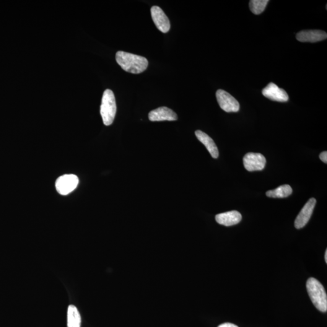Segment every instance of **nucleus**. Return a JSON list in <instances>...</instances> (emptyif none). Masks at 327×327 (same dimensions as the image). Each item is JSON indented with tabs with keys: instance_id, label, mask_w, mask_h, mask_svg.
I'll list each match as a JSON object with an SVG mask.
<instances>
[{
	"instance_id": "f257e3e1",
	"label": "nucleus",
	"mask_w": 327,
	"mask_h": 327,
	"mask_svg": "<svg viewBox=\"0 0 327 327\" xmlns=\"http://www.w3.org/2000/svg\"><path fill=\"white\" fill-rule=\"evenodd\" d=\"M116 60L124 71L134 74L145 71L149 64L144 57L124 51H118L116 53Z\"/></svg>"
},
{
	"instance_id": "f03ea898",
	"label": "nucleus",
	"mask_w": 327,
	"mask_h": 327,
	"mask_svg": "<svg viewBox=\"0 0 327 327\" xmlns=\"http://www.w3.org/2000/svg\"><path fill=\"white\" fill-rule=\"evenodd\" d=\"M307 290L309 297L316 308L322 312H327V296L321 283L317 279L311 277L307 282Z\"/></svg>"
},
{
	"instance_id": "7ed1b4c3",
	"label": "nucleus",
	"mask_w": 327,
	"mask_h": 327,
	"mask_svg": "<svg viewBox=\"0 0 327 327\" xmlns=\"http://www.w3.org/2000/svg\"><path fill=\"white\" fill-rule=\"evenodd\" d=\"M116 105L115 95L110 89H107L103 93L100 108V113L102 116L103 123L106 126H110L115 118Z\"/></svg>"
},
{
	"instance_id": "20e7f679",
	"label": "nucleus",
	"mask_w": 327,
	"mask_h": 327,
	"mask_svg": "<svg viewBox=\"0 0 327 327\" xmlns=\"http://www.w3.org/2000/svg\"><path fill=\"white\" fill-rule=\"evenodd\" d=\"M220 108L226 112H237L240 110V103L232 95L224 90H218L216 93Z\"/></svg>"
},
{
	"instance_id": "39448f33",
	"label": "nucleus",
	"mask_w": 327,
	"mask_h": 327,
	"mask_svg": "<svg viewBox=\"0 0 327 327\" xmlns=\"http://www.w3.org/2000/svg\"><path fill=\"white\" fill-rule=\"evenodd\" d=\"M79 183V178L76 175L70 174L59 177L56 181L55 187L59 194L67 195L77 188Z\"/></svg>"
},
{
	"instance_id": "423d86ee",
	"label": "nucleus",
	"mask_w": 327,
	"mask_h": 327,
	"mask_svg": "<svg viewBox=\"0 0 327 327\" xmlns=\"http://www.w3.org/2000/svg\"><path fill=\"white\" fill-rule=\"evenodd\" d=\"M244 165L248 172L263 170L266 164L264 156L259 153H248L243 158Z\"/></svg>"
},
{
	"instance_id": "0eeeda50",
	"label": "nucleus",
	"mask_w": 327,
	"mask_h": 327,
	"mask_svg": "<svg viewBox=\"0 0 327 327\" xmlns=\"http://www.w3.org/2000/svg\"><path fill=\"white\" fill-rule=\"evenodd\" d=\"M316 204V199L312 198L309 199L303 206L295 220V226L297 229L303 228L307 224L312 215Z\"/></svg>"
},
{
	"instance_id": "6e6552de",
	"label": "nucleus",
	"mask_w": 327,
	"mask_h": 327,
	"mask_svg": "<svg viewBox=\"0 0 327 327\" xmlns=\"http://www.w3.org/2000/svg\"><path fill=\"white\" fill-rule=\"evenodd\" d=\"M153 21L161 32L167 33L170 28V21L163 10L158 6H153L150 10Z\"/></svg>"
},
{
	"instance_id": "1a4fd4ad",
	"label": "nucleus",
	"mask_w": 327,
	"mask_h": 327,
	"mask_svg": "<svg viewBox=\"0 0 327 327\" xmlns=\"http://www.w3.org/2000/svg\"><path fill=\"white\" fill-rule=\"evenodd\" d=\"M262 92L265 97L272 101H277V102H286L289 99L287 93L284 89L277 86L274 83H269Z\"/></svg>"
},
{
	"instance_id": "9d476101",
	"label": "nucleus",
	"mask_w": 327,
	"mask_h": 327,
	"mask_svg": "<svg viewBox=\"0 0 327 327\" xmlns=\"http://www.w3.org/2000/svg\"><path fill=\"white\" fill-rule=\"evenodd\" d=\"M327 38V33L320 30H302L297 34V40L303 43H316Z\"/></svg>"
},
{
	"instance_id": "9b49d317",
	"label": "nucleus",
	"mask_w": 327,
	"mask_h": 327,
	"mask_svg": "<svg viewBox=\"0 0 327 327\" xmlns=\"http://www.w3.org/2000/svg\"><path fill=\"white\" fill-rule=\"evenodd\" d=\"M151 121H176L178 116L172 109L167 107H161L152 110L149 114Z\"/></svg>"
},
{
	"instance_id": "f8f14e48",
	"label": "nucleus",
	"mask_w": 327,
	"mask_h": 327,
	"mask_svg": "<svg viewBox=\"0 0 327 327\" xmlns=\"http://www.w3.org/2000/svg\"><path fill=\"white\" fill-rule=\"evenodd\" d=\"M215 219L218 224L228 227L240 223L242 219V216L240 212L233 210V211L218 214L215 217Z\"/></svg>"
},
{
	"instance_id": "ddd939ff",
	"label": "nucleus",
	"mask_w": 327,
	"mask_h": 327,
	"mask_svg": "<svg viewBox=\"0 0 327 327\" xmlns=\"http://www.w3.org/2000/svg\"><path fill=\"white\" fill-rule=\"evenodd\" d=\"M195 135L199 141L206 147L212 157L215 159L218 158L219 157V151L214 140L208 135L199 130L195 132Z\"/></svg>"
},
{
	"instance_id": "4468645a",
	"label": "nucleus",
	"mask_w": 327,
	"mask_h": 327,
	"mask_svg": "<svg viewBox=\"0 0 327 327\" xmlns=\"http://www.w3.org/2000/svg\"><path fill=\"white\" fill-rule=\"evenodd\" d=\"M81 316L75 306L69 305L67 310V327H80Z\"/></svg>"
},
{
	"instance_id": "2eb2a0df",
	"label": "nucleus",
	"mask_w": 327,
	"mask_h": 327,
	"mask_svg": "<svg viewBox=\"0 0 327 327\" xmlns=\"http://www.w3.org/2000/svg\"><path fill=\"white\" fill-rule=\"evenodd\" d=\"M292 192V188L289 185L285 184V185L279 186L274 190L267 191L266 195L269 198H284L291 195Z\"/></svg>"
},
{
	"instance_id": "dca6fc26",
	"label": "nucleus",
	"mask_w": 327,
	"mask_h": 327,
	"mask_svg": "<svg viewBox=\"0 0 327 327\" xmlns=\"http://www.w3.org/2000/svg\"><path fill=\"white\" fill-rule=\"evenodd\" d=\"M269 2V0H251L249 4L251 11L255 15L261 14L266 9Z\"/></svg>"
},
{
	"instance_id": "f3484780",
	"label": "nucleus",
	"mask_w": 327,
	"mask_h": 327,
	"mask_svg": "<svg viewBox=\"0 0 327 327\" xmlns=\"http://www.w3.org/2000/svg\"><path fill=\"white\" fill-rule=\"evenodd\" d=\"M319 158L321 160L322 162H323L324 163L327 164V151L322 152L320 155H319Z\"/></svg>"
},
{
	"instance_id": "a211bd4d",
	"label": "nucleus",
	"mask_w": 327,
	"mask_h": 327,
	"mask_svg": "<svg viewBox=\"0 0 327 327\" xmlns=\"http://www.w3.org/2000/svg\"><path fill=\"white\" fill-rule=\"evenodd\" d=\"M218 327H238L237 326L235 325V324L231 323H224L220 324V325Z\"/></svg>"
},
{
	"instance_id": "6ab92c4d",
	"label": "nucleus",
	"mask_w": 327,
	"mask_h": 327,
	"mask_svg": "<svg viewBox=\"0 0 327 327\" xmlns=\"http://www.w3.org/2000/svg\"><path fill=\"white\" fill-rule=\"evenodd\" d=\"M325 260H326V263H327V250H326L325 253Z\"/></svg>"
}]
</instances>
